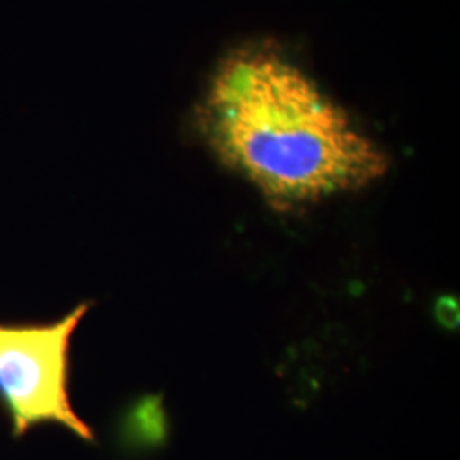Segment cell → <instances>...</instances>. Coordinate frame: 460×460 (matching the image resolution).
I'll return each instance as SVG.
<instances>
[{"instance_id":"cell-1","label":"cell","mask_w":460,"mask_h":460,"mask_svg":"<svg viewBox=\"0 0 460 460\" xmlns=\"http://www.w3.org/2000/svg\"><path fill=\"white\" fill-rule=\"evenodd\" d=\"M195 121L218 163L279 212L360 191L391 165L385 150L311 74L263 45L220 60Z\"/></svg>"},{"instance_id":"cell-2","label":"cell","mask_w":460,"mask_h":460,"mask_svg":"<svg viewBox=\"0 0 460 460\" xmlns=\"http://www.w3.org/2000/svg\"><path fill=\"white\" fill-rule=\"evenodd\" d=\"M93 305L81 302L51 323H0V410L17 440L33 428L57 425L96 442L70 401L72 336Z\"/></svg>"},{"instance_id":"cell-3","label":"cell","mask_w":460,"mask_h":460,"mask_svg":"<svg viewBox=\"0 0 460 460\" xmlns=\"http://www.w3.org/2000/svg\"><path fill=\"white\" fill-rule=\"evenodd\" d=\"M435 317L444 328L459 326V302L454 296H442L435 305Z\"/></svg>"}]
</instances>
